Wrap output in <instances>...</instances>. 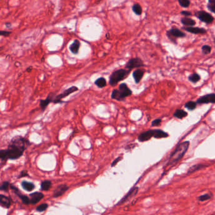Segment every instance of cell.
Here are the masks:
<instances>
[{
  "mask_svg": "<svg viewBox=\"0 0 215 215\" xmlns=\"http://www.w3.org/2000/svg\"><path fill=\"white\" fill-rule=\"evenodd\" d=\"M189 147V142L188 141L184 142L179 144L176 148V150L173 152L171 155L168 164L172 165L179 161L185 155L186 152L188 151Z\"/></svg>",
  "mask_w": 215,
  "mask_h": 215,
  "instance_id": "1",
  "label": "cell"
},
{
  "mask_svg": "<svg viewBox=\"0 0 215 215\" xmlns=\"http://www.w3.org/2000/svg\"><path fill=\"white\" fill-rule=\"evenodd\" d=\"M23 152L16 148L8 147L6 149L0 150V160L1 161L17 160L23 155Z\"/></svg>",
  "mask_w": 215,
  "mask_h": 215,
  "instance_id": "2",
  "label": "cell"
},
{
  "mask_svg": "<svg viewBox=\"0 0 215 215\" xmlns=\"http://www.w3.org/2000/svg\"><path fill=\"white\" fill-rule=\"evenodd\" d=\"M132 95V91L125 83H121L118 90H114L111 93V98L117 101H123L125 97Z\"/></svg>",
  "mask_w": 215,
  "mask_h": 215,
  "instance_id": "3",
  "label": "cell"
},
{
  "mask_svg": "<svg viewBox=\"0 0 215 215\" xmlns=\"http://www.w3.org/2000/svg\"><path fill=\"white\" fill-rule=\"evenodd\" d=\"M30 145L31 143L29 139L21 135H16L11 138L8 147L16 148L25 152Z\"/></svg>",
  "mask_w": 215,
  "mask_h": 215,
  "instance_id": "4",
  "label": "cell"
},
{
  "mask_svg": "<svg viewBox=\"0 0 215 215\" xmlns=\"http://www.w3.org/2000/svg\"><path fill=\"white\" fill-rule=\"evenodd\" d=\"M130 71L128 69H120L114 71L110 76L109 83L111 86H115L118 82L123 81L129 75Z\"/></svg>",
  "mask_w": 215,
  "mask_h": 215,
  "instance_id": "5",
  "label": "cell"
},
{
  "mask_svg": "<svg viewBox=\"0 0 215 215\" xmlns=\"http://www.w3.org/2000/svg\"><path fill=\"white\" fill-rule=\"evenodd\" d=\"M194 16L198 18L201 22L205 23L207 25L211 24L214 21V17L211 14L203 10H199L195 12Z\"/></svg>",
  "mask_w": 215,
  "mask_h": 215,
  "instance_id": "6",
  "label": "cell"
},
{
  "mask_svg": "<svg viewBox=\"0 0 215 215\" xmlns=\"http://www.w3.org/2000/svg\"><path fill=\"white\" fill-rule=\"evenodd\" d=\"M78 90L79 89L76 86L70 87L69 89H67V90H65L63 92L61 93V94H60L57 96H56L55 97H54V99L53 100L52 102L55 104L62 103V100L63 99V98H65V97H67V96H69L70 95L72 94L73 92L78 91Z\"/></svg>",
  "mask_w": 215,
  "mask_h": 215,
  "instance_id": "7",
  "label": "cell"
},
{
  "mask_svg": "<svg viewBox=\"0 0 215 215\" xmlns=\"http://www.w3.org/2000/svg\"><path fill=\"white\" fill-rule=\"evenodd\" d=\"M167 35L171 41L176 43V39L177 38H183L186 36V34L181 30L176 29V28H172L169 31L167 32Z\"/></svg>",
  "mask_w": 215,
  "mask_h": 215,
  "instance_id": "8",
  "label": "cell"
},
{
  "mask_svg": "<svg viewBox=\"0 0 215 215\" xmlns=\"http://www.w3.org/2000/svg\"><path fill=\"white\" fill-rule=\"evenodd\" d=\"M143 66H144L143 60L138 57H135L130 59L127 62V64H126L125 67L129 71H131L133 69L139 68Z\"/></svg>",
  "mask_w": 215,
  "mask_h": 215,
  "instance_id": "9",
  "label": "cell"
},
{
  "mask_svg": "<svg viewBox=\"0 0 215 215\" xmlns=\"http://www.w3.org/2000/svg\"><path fill=\"white\" fill-rule=\"evenodd\" d=\"M10 188H11V190H13V192L15 193L18 196V197H19L21 199L23 203H24L26 205H29V204H30V198L28 197V196H26V195L22 194L20 191H19V189H18L16 186L10 184Z\"/></svg>",
  "mask_w": 215,
  "mask_h": 215,
  "instance_id": "10",
  "label": "cell"
},
{
  "mask_svg": "<svg viewBox=\"0 0 215 215\" xmlns=\"http://www.w3.org/2000/svg\"><path fill=\"white\" fill-rule=\"evenodd\" d=\"M154 133H155V130H150L146 131V132H142L138 137V141L140 142L148 141V140H150L151 138L154 136Z\"/></svg>",
  "mask_w": 215,
  "mask_h": 215,
  "instance_id": "11",
  "label": "cell"
},
{
  "mask_svg": "<svg viewBox=\"0 0 215 215\" xmlns=\"http://www.w3.org/2000/svg\"><path fill=\"white\" fill-rule=\"evenodd\" d=\"M199 104H208L214 103L215 102V94H209L199 97L197 100Z\"/></svg>",
  "mask_w": 215,
  "mask_h": 215,
  "instance_id": "12",
  "label": "cell"
},
{
  "mask_svg": "<svg viewBox=\"0 0 215 215\" xmlns=\"http://www.w3.org/2000/svg\"><path fill=\"white\" fill-rule=\"evenodd\" d=\"M183 29L185 30L186 32H189L193 34H201L204 35L207 33V30L204 28L196 27H183Z\"/></svg>",
  "mask_w": 215,
  "mask_h": 215,
  "instance_id": "13",
  "label": "cell"
},
{
  "mask_svg": "<svg viewBox=\"0 0 215 215\" xmlns=\"http://www.w3.org/2000/svg\"><path fill=\"white\" fill-rule=\"evenodd\" d=\"M69 189L68 186L65 184H61L57 186L55 189L53 193V196L54 198H58L59 196H62Z\"/></svg>",
  "mask_w": 215,
  "mask_h": 215,
  "instance_id": "14",
  "label": "cell"
},
{
  "mask_svg": "<svg viewBox=\"0 0 215 215\" xmlns=\"http://www.w3.org/2000/svg\"><path fill=\"white\" fill-rule=\"evenodd\" d=\"M30 204H35L38 203L40 200L42 199L44 197V195L40 192H35L30 194Z\"/></svg>",
  "mask_w": 215,
  "mask_h": 215,
  "instance_id": "15",
  "label": "cell"
},
{
  "mask_svg": "<svg viewBox=\"0 0 215 215\" xmlns=\"http://www.w3.org/2000/svg\"><path fill=\"white\" fill-rule=\"evenodd\" d=\"M11 204V199L10 198L3 194H0V206L4 208H9Z\"/></svg>",
  "mask_w": 215,
  "mask_h": 215,
  "instance_id": "16",
  "label": "cell"
},
{
  "mask_svg": "<svg viewBox=\"0 0 215 215\" xmlns=\"http://www.w3.org/2000/svg\"><path fill=\"white\" fill-rule=\"evenodd\" d=\"M53 96H54L53 93H50V94H49V96L47 97L46 99L40 100V107L42 111H44L46 109L47 106L50 102H52L54 100Z\"/></svg>",
  "mask_w": 215,
  "mask_h": 215,
  "instance_id": "17",
  "label": "cell"
},
{
  "mask_svg": "<svg viewBox=\"0 0 215 215\" xmlns=\"http://www.w3.org/2000/svg\"><path fill=\"white\" fill-rule=\"evenodd\" d=\"M138 191V188H134L131 189L130 191V192L127 195H126L120 201V202L118 203V204L124 203L126 201H127L129 200L130 199L134 197V196L137 194Z\"/></svg>",
  "mask_w": 215,
  "mask_h": 215,
  "instance_id": "18",
  "label": "cell"
},
{
  "mask_svg": "<svg viewBox=\"0 0 215 215\" xmlns=\"http://www.w3.org/2000/svg\"><path fill=\"white\" fill-rule=\"evenodd\" d=\"M145 71L142 69H137L133 72V77L134 80L136 83H139L142 80V79L144 75Z\"/></svg>",
  "mask_w": 215,
  "mask_h": 215,
  "instance_id": "19",
  "label": "cell"
},
{
  "mask_svg": "<svg viewBox=\"0 0 215 215\" xmlns=\"http://www.w3.org/2000/svg\"><path fill=\"white\" fill-rule=\"evenodd\" d=\"M181 22L182 24L186 27H194L196 25V21L192 18L184 16L181 19Z\"/></svg>",
  "mask_w": 215,
  "mask_h": 215,
  "instance_id": "20",
  "label": "cell"
},
{
  "mask_svg": "<svg viewBox=\"0 0 215 215\" xmlns=\"http://www.w3.org/2000/svg\"><path fill=\"white\" fill-rule=\"evenodd\" d=\"M80 42L77 40H75L74 41V42L70 45L69 49L71 51V52L74 54H77L79 52V47H80Z\"/></svg>",
  "mask_w": 215,
  "mask_h": 215,
  "instance_id": "21",
  "label": "cell"
},
{
  "mask_svg": "<svg viewBox=\"0 0 215 215\" xmlns=\"http://www.w3.org/2000/svg\"><path fill=\"white\" fill-rule=\"evenodd\" d=\"M22 186L25 191H29V192L35 189V185L34 183L26 181H23L22 182Z\"/></svg>",
  "mask_w": 215,
  "mask_h": 215,
  "instance_id": "22",
  "label": "cell"
},
{
  "mask_svg": "<svg viewBox=\"0 0 215 215\" xmlns=\"http://www.w3.org/2000/svg\"><path fill=\"white\" fill-rule=\"evenodd\" d=\"M169 137V134L165 132L164 131L159 129H156L155 130V133H154L153 137L155 138H166Z\"/></svg>",
  "mask_w": 215,
  "mask_h": 215,
  "instance_id": "23",
  "label": "cell"
},
{
  "mask_svg": "<svg viewBox=\"0 0 215 215\" xmlns=\"http://www.w3.org/2000/svg\"><path fill=\"white\" fill-rule=\"evenodd\" d=\"M206 167V166L204 164H201V163H199V164H196V165H194L192 167H191L189 169L188 171V174H192V173H194L196 171H198L200 169H202L203 168Z\"/></svg>",
  "mask_w": 215,
  "mask_h": 215,
  "instance_id": "24",
  "label": "cell"
},
{
  "mask_svg": "<svg viewBox=\"0 0 215 215\" xmlns=\"http://www.w3.org/2000/svg\"><path fill=\"white\" fill-rule=\"evenodd\" d=\"M95 85L100 88H102L106 86V80L102 77L98 78L95 81Z\"/></svg>",
  "mask_w": 215,
  "mask_h": 215,
  "instance_id": "25",
  "label": "cell"
},
{
  "mask_svg": "<svg viewBox=\"0 0 215 215\" xmlns=\"http://www.w3.org/2000/svg\"><path fill=\"white\" fill-rule=\"evenodd\" d=\"M188 115V113L187 112H186L185 111H184L183 110H177L175 113H174V116L175 117L179 118V119H182Z\"/></svg>",
  "mask_w": 215,
  "mask_h": 215,
  "instance_id": "26",
  "label": "cell"
},
{
  "mask_svg": "<svg viewBox=\"0 0 215 215\" xmlns=\"http://www.w3.org/2000/svg\"><path fill=\"white\" fill-rule=\"evenodd\" d=\"M51 186H52V183H51V181L48 180L44 181L43 182H42L41 183V189L42 191H47L50 189V188H51Z\"/></svg>",
  "mask_w": 215,
  "mask_h": 215,
  "instance_id": "27",
  "label": "cell"
},
{
  "mask_svg": "<svg viewBox=\"0 0 215 215\" xmlns=\"http://www.w3.org/2000/svg\"><path fill=\"white\" fill-rule=\"evenodd\" d=\"M212 193H205L204 194H202L199 196L198 198V199L199 201L201 202H204L206 201H208L211 199L212 198Z\"/></svg>",
  "mask_w": 215,
  "mask_h": 215,
  "instance_id": "28",
  "label": "cell"
},
{
  "mask_svg": "<svg viewBox=\"0 0 215 215\" xmlns=\"http://www.w3.org/2000/svg\"><path fill=\"white\" fill-rule=\"evenodd\" d=\"M206 7L209 11L215 14V0H208Z\"/></svg>",
  "mask_w": 215,
  "mask_h": 215,
  "instance_id": "29",
  "label": "cell"
},
{
  "mask_svg": "<svg viewBox=\"0 0 215 215\" xmlns=\"http://www.w3.org/2000/svg\"><path fill=\"white\" fill-rule=\"evenodd\" d=\"M133 12L136 14V15H140L142 13V9L141 6L138 4H135L132 7Z\"/></svg>",
  "mask_w": 215,
  "mask_h": 215,
  "instance_id": "30",
  "label": "cell"
},
{
  "mask_svg": "<svg viewBox=\"0 0 215 215\" xmlns=\"http://www.w3.org/2000/svg\"><path fill=\"white\" fill-rule=\"evenodd\" d=\"M9 188H10V183L8 181H4L2 183V184L0 186V191H7L9 190Z\"/></svg>",
  "mask_w": 215,
  "mask_h": 215,
  "instance_id": "31",
  "label": "cell"
},
{
  "mask_svg": "<svg viewBox=\"0 0 215 215\" xmlns=\"http://www.w3.org/2000/svg\"><path fill=\"white\" fill-rule=\"evenodd\" d=\"M200 76L197 73H194L192 75H191L189 77V80L192 82H197L200 80Z\"/></svg>",
  "mask_w": 215,
  "mask_h": 215,
  "instance_id": "32",
  "label": "cell"
},
{
  "mask_svg": "<svg viewBox=\"0 0 215 215\" xmlns=\"http://www.w3.org/2000/svg\"><path fill=\"white\" fill-rule=\"evenodd\" d=\"M185 107L189 110H194L196 107V102L194 101H188L186 103Z\"/></svg>",
  "mask_w": 215,
  "mask_h": 215,
  "instance_id": "33",
  "label": "cell"
},
{
  "mask_svg": "<svg viewBox=\"0 0 215 215\" xmlns=\"http://www.w3.org/2000/svg\"><path fill=\"white\" fill-rule=\"evenodd\" d=\"M178 2L180 6L183 8H188L191 4L190 0H178Z\"/></svg>",
  "mask_w": 215,
  "mask_h": 215,
  "instance_id": "34",
  "label": "cell"
},
{
  "mask_svg": "<svg viewBox=\"0 0 215 215\" xmlns=\"http://www.w3.org/2000/svg\"><path fill=\"white\" fill-rule=\"evenodd\" d=\"M47 208H48L47 204H46V203L41 204L36 208V211L38 212H43V211H45V210L47 209Z\"/></svg>",
  "mask_w": 215,
  "mask_h": 215,
  "instance_id": "35",
  "label": "cell"
},
{
  "mask_svg": "<svg viewBox=\"0 0 215 215\" xmlns=\"http://www.w3.org/2000/svg\"><path fill=\"white\" fill-rule=\"evenodd\" d=\"M201 50H202V52L203 54H209L210 52H211V47L209 45H203L202 47Z\"/></svg>",
  "mask_w": 215,
  "mask_h": 215,
  "instance_id": "36",
  "label": "cell"
},
{
  "mask_svg": "<svg viewBox=\"0 0 215 215\" xmlns=\"http://www.w3.org/2000/svg\"><path fill=\"white\" fill-rule=\"evenodd\" d=\"M161 121H162L161 119H159V118L154 120L153 121H152V127H157V126H158L161 124Z\"/></svg>",
  "mask_w": 215,
  "mask_h": 215,
  "instance_id": "37",
  "label": "cell"
},
{
  "mask_svg": "<svg viewBox=\"0 0 215 215\" xmlns=\"http://www.w3.org/2000/svg\"><path fill=\"white\" fill-rule=\"evenodd\" d=\"M27 176H29V173H28L27 171V170H23L20 172L19 176H18V178H22V177H27Z\"/></svg>",
  "mask_w": 215,
  "mask_h": 215,
  "instance_id": "38",
  "label": "cell"
},
{
  "mask_svg": "<svg viewBox=\"0 0 215 215\" xmlns=\"http://www.w3.org/2000/svg\"><path fill=\"white\" fill-rule=\"evenodd\" d=\"M11 34V32H7V31H3L0 30V36H3V37H8Z\"/></svg>",
  "mask_w": 215,
  "mask_h": 215,
  "instance_id": "39",
  "label": "cell"
},
{
  "mask_svg": "<svg viewBox=\"0 0 215 215\" xmlns=\"http://www.w3.org/2000/svg\"><path fill=\"white\" fill-rule=\"evenodd\" d=\"M181 14L182 15H184V16H186V17H188L189 16L192 15V13L188 11H182L181 12Z\"/></svg>",
  "mask_w": 215,
  "mask_h": 215,
  "instance_id": "40",
  "label": "cell"
},
{
  "mask_svg": "<svg viewBox=\"0 0 215 215\" xmlns=\"http://www.w3.org/2000/svg\"><path fill=\"white\" fill-rule=\"evenodd\" d=\"M121 159H122V157H119L118 158H116V159H115V161L113 162H112L111 167H114L115 166H116V163H117L118 162H120Z\"/></svg>",
  "mask_w": 215,
  "mask_h": 215,
  "instance_id": "41",
  "label": "cell"
},
{
  "mask_svg": "<svg viewBox=\"0 0 215 215\" xmlns=\"http://www.w3.org/2000/svg\"><path fill=\"white\" fill-rule=\"evenodd\" d=\"M32 69V67H29V68H28V69H27V71L28 72H30Z\"/></svg>",
  "mask_w": 215,
  "mask_h": 215,
  "instance_id": "42",
  "label": "cell"
},
{
  "mask_svg": "<svg viewBox=\"0 0 215 215\" xmlns=\"http://www.w3.org/2000/svg\"><path fill=\"white\" fill-rule=\"evenodd\" d=\"M214 43H215V39H214Z\"/></svg>",
  "mask_w": 215,
  "mask_h": 215,
  "instance_id": "43",
  "label": "cell"
}]
</instances>
